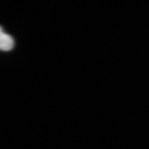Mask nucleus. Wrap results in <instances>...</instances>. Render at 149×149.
<instances>
[{"label":"nucleus","mask_w":149,"mask_h":149,"mask_svg":"<svg viewBox=\"0 0 149 149\" xmlns=\"http://www.w3.org/2000/svg\"><path fill=\"white\" fill-rule=\"evenodd\" d=\"M15 45V41L13 37L3 31L0 26V50L9 51Z\"/></svg>","instance_id":"1"}]
</instances>
